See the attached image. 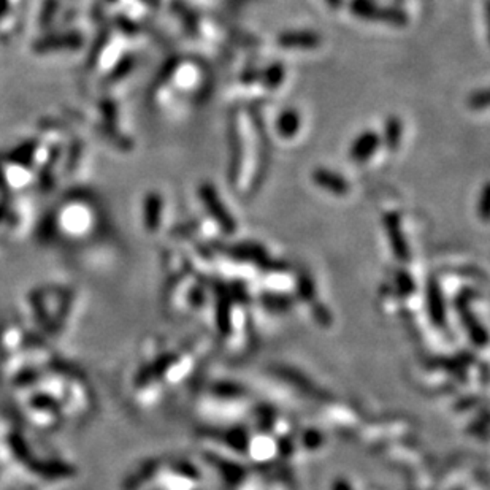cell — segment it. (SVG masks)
Returning <instances> with one entry per match:
<instances>
[{
    "label": "cell",
    "mask_w": 490,
    "mask_h": 490,
    "mask_svg": "<svg viewBox=\"0 0 490 490\" xmlns=\"http://www.w3.org/2000/svg\"><path fill=\"white\" fill-rule=\"evenodd\" d=\"M377 146V135L373 132H367L360 135V138L352 146V157L354 159H367Z\"/></svg>",
    "instance_id": "obj_1"
},
{
    "label": "cell",
    "mask_w": 490,
    "mask_h": 490,
    "mask_svg": "<svg viewBox=\"0 0 490 490\" xmlns=\"http://www.w3.org/2000/svg\"><path fill=\"white\" fill-rule=\"evenodd\" d=\"M298 129V116L294 111H287L282 115L278 121V131L284 135V137H291Z\"/></svg>",
    "instance_id": "obj_2"
},
{
    "label": "cell",
    "mask_w": 490,
    "mask_h": 490,
    "mask_svg": "<svg viewBox=\"0 0 490 490\" xmlns=\"http://www.w3.org/2000/svg\"><path fill=\"white\" fill-rule=\"evenodd\" d=\"M281 43L284 46H312L316 43V37L311 34H287L281 38Z\"/></svg>",
    "instance_id": "obj_3"
},
{
    "label": "cell",
    "mask_w": 490,
    "mask_h": 490,
    "mask_svg": "<svg viewBox=\"0 0 490 490\" xmlns=\"http://www.w3.org/2000/svg\"><path fill=\"white\" fill-rule=\"evenodd\" d=\"M316 178H317L319 182H321V185H324L329 189H333L335 192H341V191H343V187H345L343 180L336 178V176H333V173L327 172V170H322V172L316 173Z\"/></svg>",
    "instance_id": "obj_4"
},
{
    "label": "cell",
    "mask_w": 490,
    "mask_h": 490,
    "mask_svg": "<svg viewBox=\"0 0 490 490\" xmlns=\"http://www.w3.org/2000/svg\"><path fill=\"white\" fill-rule=\"evenodd\" d=\"M400 122L398 121H395V120H391V121H387V127H386V138L389 143H391L392 146H395L398 143V135H400Z\"/></svg>",
    "instance_id": "obj_5"
}]
</instances>
